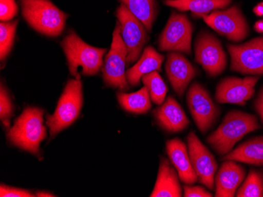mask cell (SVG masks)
<instances>
[{
  "label": "cell",
  "instance_id": "3",
  "mask_svg": "<svg viewBox=\"0 0 263 197\" xmlns=\"http://www.w3.org/2000/svg\"><path fill=\"white\" fill-rule=\"evenodd\" d=\"M44 113V110L36 107H28L24 110L9 130V142L31 154H39L40 145L47 136Z\"/></svg>",
  "mask_w": 263,
  "mask_h": 197
},
{
  "label": "cell",
  "instance_id": "5",
  "mask_svg": "<svg viewBox=\"0 0 263 197\" xmlns=\"http://www.w3.org/2000/svg\"><path fill=\"white\" fill-rule=\"evenodd\" d=\"M83 105V86L81 79L68 81L54 114L47 115V126L51 138L67 128L79 117Z\"/></svg>",
  "mask_w": 263,
  "mask_h": 197
},
{
  "label": "cell",
  "instance_id": "2",
  "mask_svg": "<svg viewBox=\"0 0 263 197\" xmlns=\"http://www.w3.org/2000/svg\"><path fill=\"white\" fill-rule=\"evenodd\" d=\"M68 61L69 72L75 79L81 76H94L103 66L106 49L94 48L84 42L75 32H70L61 42Z\"/></svg>",
  "mask_w": 263,
  "mask_h": 197
},
{
  "label": "cell",
  "instance_id": "9",
  "mask_svg": "<svg viewBox=\"0 0 263 197\" xmlns=\"http://www.w3.org/2000/svg\"><path fill=\"white\" fill-rule=\"evenodd\" d=\"M116 15L121 26L122 39L128 51L127 62L132 64L140 57L143 47L148 41L147 29L124 4L118 9Z\"/></svg>",
  "mask_w": 263,
  "mask_h": 197
},
{
  "label": "cell",
  "instance_id": "31",
  "mask_svg": "<svg viewBox=\"0 0 263 197\" xmlns=\"http://www.w3.org/2000/svg\"><path fill=\"white\" fill-rule=\"evenodd\" d=\"M184 196L185 197H212L211 192H208L202 186H190L184 185Z\"/></svg>",
  "mask_w": 263,
  "mask_h": 197
},
{
  "label": "cell",
  "instance_id": "6",
  "mask_svg": "<svg viewBox=\"0 0 263 197\" xmlns=\"http://www.w3.org/2000/svg\"><path fill=\"white\" fill-rule=\"evenodd\" d=\"M126 46L122 39L120 24H117L113 33L111 48L105 59L103 77L105 84L121 91L128 90L125 65L127 62Z\"/></svg>",
  "mask_w": 263,
  "mask_h": 197
},
{
  "label": "cell",
  "instance_id": "26",
  "mask_svg": "<svg viewBox=\"0 0 263 197\" xmlns=\"http://www.w3.org/2000/svg\"><path fill=\"white\" fill-rule=\"evenodd\" d=\"M237 197H262L263 173L258 170H250L246 180L236 192Z\"/></svg>",
  "mask_w": 263,
  "mask_h": 197
},
{
  "label": "cell",
  "instance_id": "34",
  "mask_svg": "<svg viewBox=\"0 0 263 197\" xmlns=\"http://www.w3.org/2000/svg\"><path fill=\"white\" fill-rule=\"evenodd\" d=\"M255 30L259 33H263V20H258L255 24Z\"/></svg>",
  "mask_w": 263,
  "mask_h": 197
},
{
  "label": "cell",
  "instance_id": "12",
  "mask_svg": "<svg viewBox=\"0 0 263 197\" xmlns=\"http://www.w3.org/2000/svg\"><path fill=\"white\" fill-rule=\"evenodd\" d=\"M231 69L242 74L263 75V36L240 45L229 44Z\"/></svg>",
  "mask_w": 263,
  "mask_h": 197
},
{
  "label": "cell",
  "instance_id": "32",
  "mask_svg": "<svg viewBox=\"0 0 263 197\" xmlns=\"http://www.w3.org/2000/svg\"><path fill=\"white\" fill-rule=\"evenodd\" d=\"M255 108L263 123V87L258 93V98L255 100Z\"/></svg>",
  "mask_w": 263,
  "mask_h": 197
},
{
  "label": "cell",
  "instance_id": "10",
  "mask_svg": "<svg viewBox=\"0 0 263 197\" xmlns=\"http://www.w3.org/2000/svg\"><path fill=\"white\" fill-rule=\"evenodd\" d=\"M196 62L210 76L221 74L227 65V55L218 38L209 32H202L196 38L195 43Z\"/></svg>",
  "mask_w": 263,
  "mask_h": 197
},
{
  "label": "cell",
  "instance_id": "18",
  "mask_svg": "<svg viewBox=\"0 0 263 197\" xmlns=\"http://www.w3.org/2000/svg\"><path fill=\"white\" fill-rule=\"evenodd\" d=\"M166 152L181 182L190 185L196 183L199 179L191 162L185 144L179 138H174L166 142Z\"/></svg>",
  "mask_w": 263,
  "mask_h": 197
},
{
  "label": "cell",
  "instance_id": "11",
  "mask_svg": "<svg viewBox=\"0 0 263 197\" xmlns=\"http://www.w3.org/2000/svg\"><path fill=\"white\" fill-rule=\"evenodd\" d=\"M201 17L211 29L233 42H240L248 36V23L236 6L228 10H215Z\"/></svg>",
  "mask_w": 263,
  "mask_h": 197
},
{
  "label": "cell",
  "instance_id": "21",
  "mask_svg": "<svg viewBox=\"0 0 263 197\" xmlns=\"http://www.w3.org/2000/svg\"><path fill=\"white\" fill-rule=\"evenodd\" d=\"M223 160H234L255 166H263V137L247 141L224 156Z\"/></svg>",
  "mask_w": 263,
  "mask_h": 197
},
{
  "label": "cell",
  "instance_id": "15",
  "mask_svg": "<svg viewBox=\"0 0 263 197\" xmlns=\"http://www.w3.org/2000/svg\"><path fill=\"white\" fill-rule=\"evenodd\" d=\"M165 70L174 91L182 98L187 86L196 76L194 66L180 53L171 52L167 56Z\"/></svg>",
  "mask_w": 263,
  "mask_h": 197
},
{
  "label": "cell",
  "instance_id": "16",
  "mask_svg": "<svg viewBox=\"0 0 263 197\" xmlns=\"http://www.w3.org/2000/svg\"><path fill=\"white\" fill-rule=\"evenodd\" d=\"M246 174L243 167L234 160H226L215 174V196L233 197Z\"/></svg>",
  "mask_w": 263,
  "mask_h": 197
},
{
  "label": "cell",
  "instance_id": "24",
  "mask_svg": "<svg viewBox=\"0 0 263 197\" xmlns=\"http://www.w3.org/2000/svg\"><path fill=\"white\" fill-rule=\"evenodd\" d=\"M122 4L128 9L130 12L139 19L151 32L153 27L157 8L155 0H121Z\"/></svg>",
  "mask_w": 263,
  "mask_h": 197
},
{
  "label": "cell",
  "instance_id": "19",
  "mask_svg": "<svg viewBox=\"0 0 263 197\" xmlns=\"http://www.w3.org/2000/svg\"><path fill=\"white\" fill-rule=\"evenodd\" d=\"M178 177V173L171 165V162L162 157L157 180L150 196L181 197L182 193Z\"/></svg>",
  "mask_w": 263,
  "mask_h": 197
},
{
  "label": "cell",
  "instance_id": "29",
  "mask_svg": "<svg viewBox=\"0 0 263 197\" xmlns=\"http://www.w3.org/2000/svg\"><path fill=\"white\" fill-rule=\"evenodd\" d=\"M18 8L15 0H0V20L9 21L17 15Z\"/></svg>",
  "mask_w": 263,
  "mask_h": 197
},
{
  "label": "cell",
  "instance_id": "17",
  "mask_svg": "<svg viewBox=\"0 0 263 197\" xmlns=\"http://www.w3.org/2000/svg\"><path fill=\"white\" fill-rule=\"evenodd\" d=\"M153 115L158 124L171 133L182 132L190 123L182 107L171 96L154 110Z\"/></svg>",
  "mask_w": 263,
  "mask_h": 197
},
{
  "label": "cell",
  "instance_id": "13",
  "mask_svg": "<svg viewBox=\"0 0 263 197\" xmlns=\"http://www.w3.org/2000/svg\"><path fill=\"white\" fill-rule=\"evenodd\" d=\"M189 157L199 182L211 190L215 189V174L218 163L211 151L199 140L195 132L187 137Z\"/></svg>",
  "mask_w": 263,
  "mask_h": 197
},
{
  "label": "cell",
  "instance_id": "4",
  "mask_svg": "<svg viewBox=\"0 0 263 197\" xmlns=\"http://www.w3.org/2000/svg\"><path fill=\"white\" fill-rule=\"evenodd\" d=\"M22 15L31 27L47 36H58L64 30L68 15L50 0H21Z\"/></svg>",
  "mask_w": 263,
  "mask_h": 197
},
{
  "label": "cell",
  "instance_id": "1",
  "mask_svg": "<svg viewBox=\"0 0 263 197\" xmlns=\"http://www.w3.org/2000/svg\"><path fill=\"white\" fill-rule=\"evenodd\" d=\"M261 128L254 115L233 110L227 113L215 132L208 137V143L218 154L231 152L236 142L254 130Z\"/></svg>",
  "mask_w": 263,
  "mask_h": 197
},
{
  "label": "cell",
  "instance_id": "14",
  "mask_svg": "<svg viewBox=\"0 0 263 197\" xmlns=\"http://www.w3.org/2000/svg\"><path fill=\"white\" fill-rule=\"evenodd\" d=\"M258 79V76L223 79L217 86L215 93L217 102L245 105L255 95V86Z\"/></svg>",
  "mask_w": 263,
  "mask_h": 197
},
{
  "label": "cell",
  "instance_id": "33",
  "mask_svg": "<svg viewBox=\"0 0 263 197\" xmlns=\"http://www.w3.org/2000/svg\"><path fill=\"white\" fill-rule=\"evenodd\" d=\"M254 13L256 14L257 16H259V17H262L263 16V2L260 3L259 4L256 6V7L254 8L253 10Z\"/></svg>",
  "mask_w": 263,
  "mask_h": 197
},
{
  "label": "cell",
  "instance_id": "8",
  "mask_svg": "<svg viewBox=\"0 0 263 197\" xmlns=\"http://www.w3.org/2000/svg\"><path fill=\"white\" fill-rule=\"evenodd\" d=\"M187 105L199 130L202 134L206 133L216 122L220 110L204 86L198 82L189 87Z\"/></svg>",
  "mask_w": 263,
  "mask_h": 197
},
{
  "label": "cell",
  "instance_id": "25",
  "mask_svg": "<svg viewBox=\"0 0 263 197\" xmlns=\"http://www.w3.org/2000/svg\"><path fill=\"white\" fill-rule=\"evenodd\" d=\"M142 83L148 90L151 99L156 105H162L166 96V85L157 71L144 75L141 78Z\"/></svg>",
  "mask_w": 263,
  "mask_h": 197
},
{
  "label": "cell",
  "instance_id": "35",
  "mask_svg": "<svg viewBox=\"0 0 263 197\" xmlns=\"http://www.w3.org/2000/svg\"><path fill=\"white\" fill-rule=\"evenodd\" d=\"M36 196L50 197L54 196V195L49 193V192H38L37 193H36Z\"/></svg>",
  "mask_w": 263,
  "mask_h": 197
},
{
  "label": "cell",
  "instance_id": "23",
  "mask_svg": "<svg viewBox=\"0 0 263 197\" xmlns=\"http://www.w3.org/2000/svg\"><path fill=\"white\" fill-rule=\"evenodd\" d=\"M117 98L122 108L128 113L143 114L147 113L152 108L150 94L146 86L131 94L118 93Z\"/></svg>",
  "mask_w": 263,
  "mask_h": 197
},
{
  "label": "cell",
  "instance_id": "22",
  "mask_svg": "<svg viewBox=\"0 0 263 197\" xmlns=\"http://www.w3.org/2000/svg\"><path fill=\"white\" fill-rule=\"evenodd\" d=\"M232 0H165V5L181 11H191L196 15H206L219 9L226 8Z\"/></svg>",
  "mask_w": 263,
  "mask_h": 197
},
{
  "label": "cell",
  "instance_id": "7",
  "mask_svg": "<svg viewBox=\"0 0 263 197\" xmlns=\"http://www.w3.org/2000/svg\"><path fill=\"white\" fill-rule=\"evenodd\" d=\"M193 32V25L185 14L172 13L159 36V49L191 54Z\"/></svg>",
  "mask_w": 263,
  "mask_h": 197
},
{
  "label": "cell",
  "instance_id": "20",
  "mask_svg": "<svg viewBox=\"0 0 263 197\" xmlns=\"http://www.w3.org/2000/svg\"><path fill=\"white\" fill-rule=\"evenodd\" d=\"M164 56L152 47H147L137 64L126 71V78L132 86H138L142 76L154 71H160Z\"/></svg>",
  "mask_w": 263,
  "mask_h": 197
},
{
  "label": "cell",
  "instance_id": "27",
  "mask_svg": "<svg viewBox=\"0 0 263 197\" xmlns=\"http://www.w3.org/2000/svg\"><path fill=\"white\" fill-rule=\"evenodd\" d=\"M17 24V20L0 24V60L2 61L7 58L13 48Z\"/></svg>",
  "mask_w": 263,
  "mask_h": 197
},
{
  "label": "cell",
  "instance_id": "30",
  "mask_svg": "<svg viewBox=\"0 0 263 197\" xmlns=\"http://www.w3.org/2000/svg\"><path fill=\"white\" fill-rule=\"evenodd\" d=\"M0 196L1 197H33L35 195L26 189L9 187L4 184L0 186Z\"/></svg>",
  "mask_w": 263,
  "mask_h": 197
},
{
  "label": "cell",
  "instance_id": "28",
  "mask_svg": "<svg viewBox=\"0 0 263 197\" xmlns=\"http://www.w3.org/2000/svg\"><path fill=\"white\" fill-rule=\"evenodd\" d=\"M14 106L8 91L1 83L0 89V119L6 127L10 126V119L13 116Z\"/></svg>",
  "mask_w": 263,
  "mask_h": 197
}]
</instances>
